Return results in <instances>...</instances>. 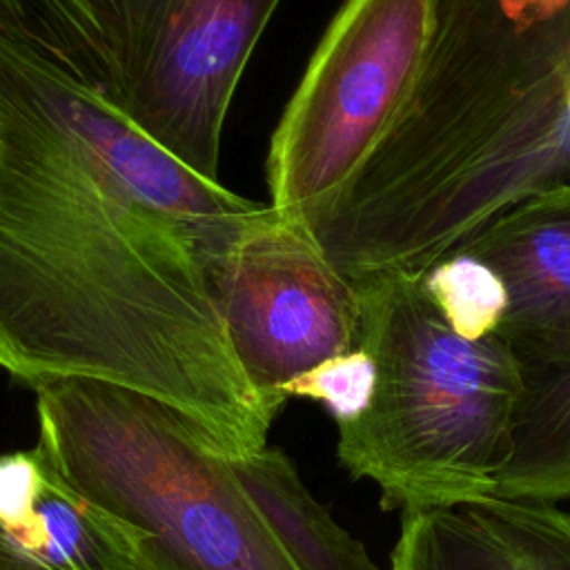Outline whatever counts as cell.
<instances>
[{
    "label": "cell",
    "instance_id": "8992f818",
    "mask_svg": "<svg viewBox=\"0 0 570 570\" xmlns=\"http://www.w3.org/2000/svg\"><path fill=\"white\" fill-rule=\"evenodd\" d=\"M281 0H94L109 94L158 145L218 180L223 125L243 69Z\"/></svg>",
    "mask_w": 570,
    "mask_h": 570
},
{
    "label": "cell",
    "instance_id": "7a4b0ae2",
    "mask_svg": "<svg viewBox=\"0 0 570 570\" xmlns=\"http://www.w3.org/2000/svg\"><path fill=\"white\" fill-rule=\"evenodd\" d=\"M559 187H570V0H443L414 91L307 227L352 281L419 276Z\"/></svg>",
    "mask_w": 570,
    "mask_h": 570
},
{
    "label": "cell",
    "instance_id": "277c9868",
    "mask_svg": "<svg viewBox=\"0 0 570 570\" xmlns=\"http://www.w3.org/2000/svg\"><path fill=\"white\" fill-rule=\"evenodd\" d=\"M33 392L36 448L136 534L145 570H298L229 454L180 412L94 379Z\"/></svg>",
    "mask_w": 570,
    "mask_h": 570
},
{
    "label": "cell",
    "instance_id": "9c48e42d",
    "mask_svg": "<svg viewBox=\"0 0 570 570\" xmlns=\"http://www.w3.org/2000/svg\"><path fill=\"white\" fill-rule=\"evenodd\" d=\"M392 570H570V512L485 494L403 512Z\"/></svg>",
    "mask_w": 570,
    "mask_h": 570
},
{
    "label": "cell",
    "instance_id": "5b68a950",
    "mask_svg": "<svg viewBox=\"0 0 570 570\" xmlns=\"http://www.w3.org/2000/svg\"><path fill=\"white\" fill-rule=\"evenodd\" d=\"M443 0H343L272 134V207L305 225L356 176L414 91Z\"/></svg>",
    "mask_w": 570,
    "mask_h": 570
},
{
    "label": "cell",
    "instance_id": "52a82bcc",
    "mask_svg": "<svg viewBox=\"0 0 570 570\" xmlns=\"http://www.w3.org/2000/svg\"><path fill=\"white\" fill-rule=\"evenodd\" d=\"M223 323L247 383L276 416L285 387L361 345V289L309 227L258 203L229 261Z\"/></svg>",
    "mask_w": 570,
    "mask_h": 570
},
{
    "label": "cell",
    "instance_id": "9a60e30c",
    "mask_svg": "<svg viewBox=\"0 0 570 570\" xmlns=\"http://www.w3.org/2000/svg\"><path fill=\"white\" fill-rule=\"evenodd\" d=\"M376 387V363L363 347L332 356L285 387V399H309L325 405L336 425L356 421Z\"/></svg>",
    "mask_w": 570,
    "mask_h": 570
},
{
    "label": "cell",
    "instance_id": "3957f363",
    "mask_svg": "<svg viewBox=\"0 0 570 570\" xmlns=\"http://www.w3.org/2000/svg\"><path fill=\"white\" fill-rule=\"evenodd\" d=\"M361 345L376 363L367 410L338 425L336 459L381 490L383 510L443 508L494 492L510 450L519 361L501 334L465 338L403 272L354 281Z\"/></svg>",
    "mask_w": 570,
    "mask_h": 570
},
{
    "label": "cell",
    "instance_id": "7c38bea8",
    "mask_svg": "<svg viewBox=\"0 0 570 570\" xmlns=\"http://www.w3.org/2000/svg\"><path fill=\"white\" fill-rule=\"evenodd\" d=\"M229 459L298 570H379L365 546L312 497L285 452L261 448Z\"/></svg>",
    "mask_w": 570,
    "mask_h": 570
},
{
    "label": "cell",
    "instance_id": "4fadbf2b",
    "mask_svg": "<svg viewBox=\"0 0 570 570\" xmlns=\"http://www.w3.org/2000/svg\"><path fill=\"white\" fill-rule=\"evenodd\" d=\"M0 36L111 89L114 53L94 0H0Z\"/></svg>",
    "mask_w": 570,
    "mask_h": 570
},
{
    "label": "cell",
    "instance_id": "8fae6325",
    "mask_svg": "<svg viewBox=\"0 0 570 570\" xmlns=\"http://www.w3.org/2000/svg\"><path fill=\"white\" fill-rule=\"evenodd\" d=\"M519 372L510 450L492 494L548 503L570 499V350L519 361Z\"/></svg>",
    "mask_w": 570,
    "mask_h": 570
},
{
    "label": "cell",
    "instance_id": "30bf717a",
    "mask_svg": "<svg viewBox=\"0 0 570 570\" xmlns=\"http://www.w3.org/2000/svg\"><path fill=\"white\" fill-rule=\"evenodd\" d=\"M0 570H145V563L136 534L42 454L33 494L0 519Z\"/></svg>",
    "mask_w": 570,
    "mask_h": 570
},
{
    "label": "cell",
    "instance_id": "5bb4252c",
    "mask_svg": "<svg viewBox=\"0 0 570 570\" xmlns=\"http://www.w3.org/2000/svg\"><path fill=\"white\" fill-rule=\"evenodd\" d=\"M416 278L456 334L465 338L499 334L508 312V289L485 261L456 247L436 258Z\"/></svg>",
    "mask_w": 570,
    "mask_h": 570
},
{
    "label": "cell",
    "instance_id": "ba28073f",
    "mask_svg": "<svg viewBox=\"0 0 570 570\" xmlns=\"http://www.w3.org/2000/svg\"><path fill=\"white\" fill-rule=\"evenodd\" d=\"M508 289L499 334L517 361L570 350V187L530 196L461 245Z\"/></svg>",
    "mask_w": 570,
    "mask_h": 570
},
{
    "label": "cell",
    "instance_id": "6da1fadb",
    "mask_svg": "<svg viewBox=\"0 0 570 570\" xmlns=\"http://www.w3.org/2000/svg\"><path fill=\"white\" fill-rule=\"evenodd\" d=\"M258 203L147 136L114 96L0 36V367L94 379L189 419L225 454L276 419L223 323Z\"/></svg>",
    "mask_w": 570,
    "mask_h": 570
}]
</instances>
